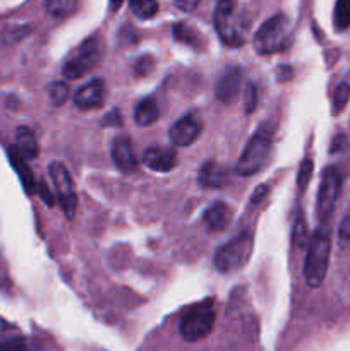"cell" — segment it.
Listing matches in <instances>:
<instances>
[{"mask_svg":"<svg viewBox=\"0 0 350 351\" xmlns=\"http://www.w3.org/2000/svg\"><path fill=\"white\" fill-rule=\"evenodd\" d=\"M331 254V239L325 228L316 230L307 245V256L304 263V276L311 288H319L325 281Z\"/></svg>","mask_w":350,"mask_h":351,"instance_id":"cell-1","label":"cell"},{"mask_svg":"<svg viewBox=\"0 0 350 351\" xmlns=\"http://www.w3.org/2000/svg\"><path fill=\"white\" fill-rule=\"evenodd\" d=\"M271 146H273V132L270 127H261L244 147L242 154L237 161V173L242 177H250L263 170L270 160Z\"/></svg>","mask_w":350,"mask_h":351,"instance_id":"cell-2","label":"cell"},{"mask_svg":"<svg viewBox=\"0 0 350 351\" xmlns=\"http://www.w3.org/2000/svg\"><path fill=\"white\" fill-rule=\"evenodd\" d=\"M292 45V24L287 16L277 14L264 21L254 36V48L261 55L278 53Z\"/></svg>","mask_w":350,"mask_h":351,"instance_id":"cell-3","label":"cell"},{"mask_svg":"<svg viewBox=\"0 0 350 351\" xmlns=\"http://www.w3.org/2000/svg\"><path fill=\"white\" fill-rule=\"evenodd\" d=\"M253 254V235L249 232L233 237L215 254V266L220 273H235L244 267Z\"/></svg>","mask_w":350,"mask_h":351,"instance_id":"cell-4","label":"cell"},{"mask_svg":"<svg viewBox=\"0 0 350 351\" xmlns=\"http://www.w3.org/2000/svg\"><path fill=\"white\" fill-rule=\"evenodd\" d=\"M215 29L218 33L220 40L229 47H240L246 41V31L240 24V17L237 14L235 2L233 0H220L216 3L215 16Z\"/></svg>","mask_w":350,"mask_h":351,"instance_id":"cell-5","label":"cell"},{"mask_svg":"<svg viewBox=\"0 0 350 351\" xmlns=\"http://www.w3.org/2000/svg\"><path fill=\"white\" fill-rule=\"evenodd\" d=\"M100 58H102V43H100L98 36H89L65 60L62 74L67 79H81L82 75H86L98 65Z\"/></svg>","mask_w":350,"mask_h":351,"instance_id":"cell-6","label":"cell"},{"mask_svg":"<svg viewBox=\"0 0 350 351\" xmlns=\"http://www.w3.org/2000/svg\"><path fill=\"white\" fill-rule=\"evenodd\" d=\"M48 171H50L55 191H57V199L62 206V211L65 213V216L69 219L74 218L75 208H78V197H75L74 185H72V178L69 175V170L60 161H54L48 167Z\"/></svg>","mask_w":350,"mask_h":351,"instance_id":"cell-7","label":"cell"},{"mask_svg":"<svg viewBox=\"0 0 350 351\" xmlns=\"http://www.w3.org/2000/svg\"><path fill=\"white\" fill-rule=\"evenodd\" d=\"M340 189H342V178H340L338 170L333 167L326 168L323 171V178L318 192V216L321 221H326L331 216L336 199L340 195Z\"/></svg>","mask_w":350,"mask_h":351,"instance_id":"cell-8","label":"cell"},{"mask_svg":"<svg viewBox=\"0 0 350 351\" xmlns=\"http://www.w3.org/2000/svg\"><path fill=\"white\" fill-rule=\"evenodd\" d=\"M202 130V122L198 115L189 113L175 122L170 129V141L177 147H187L199 139Z\"/></svg>","mask_w":350,"mask_h":351,"instance_id":"cell-9","label":"cell"},{"mask_svg":"<svg viewBox=\"0 0 350 351\" xmlns=\"http://www.w3.org/2000/svg\"><path fill=\"white\" fill-rule=\"evenodd\" d=\"M143 163L150 170L158 173H167L177 167V153L172 147H148L143 153Z\"/></svg>","mask_w":350,"mask_h":351,"instance_id":"cell-10","label":"cell"},{"mask_svg":"<svg viewBox=\"0 0 350 351\" xmlns=\"http://www.w3.org/2000/svg\"><path fill=\"white\" fill-rule=\"evenodd\" d=\"M74 103L81 110L100 108L105 103V82L102 79H93L79 88L74 95Z\"/></svg>","mask_w":350,"mask_h":351,"instance_id":"cell-11","label":"cell"},{"mask_svg":"<svg viewBox=\"0 0 350 351\" xmlns=\"http://www.w3.org/2000/svg\"><path fill=\"white\" fill-rule=\"evenodd\" d=\"M240 84H242V74L239 69H229L216 84V98L223 103L233 101L239 95Z\"/></svg>","mask_w":350,"mask_h":351,"instance_id":"cell-12","label":"cell"},{"mask_svg":"<svg viewBox=\"0 0 350 351\" xmlns=\"http://www.w3.org/2000/svg\"><path fill=\"white\" fill-rule=\"evenodd\" d=\"M112 158L115 161L117 168L126 173L132 171L136 168L137 161L136 156H134V149L132 144L127 137H117L115 141L112 143Z\"/></svg>","mask_w":350,"mask_h":351,"instance_id":"cell-13","label":"cell"},{"mask_svg":"<svg viewBox=\"0 0 350 351\" xmlns=\"http://www.w3.org/2000/svg\"><path fill=\"white\" fill-rule=\"evenodd\" d=\"M198 182L199 185L206 189H222L225 187L226 182H229V175L223 170L220 165L208 161L205 167H201L198 173Z\"/></svg>","mask_w":350,"mask_h":351,"instance_id":"cell-14","label":"cell"},{"mask_svg":"<svg viewBox=\"0 0 350 351\" xmlns=\"http://www.w3.org/2000/svg\"><path fill=\"white\" fill-rule=\"evenodd\" d=\"M202 218H205L206 226L209 230H213V232H222V230L226 228V225L230 221V209L223 202H215V204L206 209Z\"/></svg>","mask_w":350,"mask_h":351,"instance_id":"cell-15","label":"cell"},{"mask_svg":"<svg viewBox=\"0 0 350 351\" xmlns=\"http://www.w3.org/2000/svg\"><path fill=\"white\" fill-rule=\"evenodd\" d=\"M12 147L26 160H33L38 156L36 137H34L33 130L27 129V127H19L16 130V146Z\"/></svg>","mask_w":350,"mask_h":351,"instance_id":"cell-16","label":"cell"},{"mask_svg":"<svg viewBox=\"0 0 350 351\" xmlns=\"http://www.w3.org/2000/svg\"><path fill=\"white\" fill-rule=\"evenodd\" d=\"M9 158H10V163H12L14 170H16L17 175H19V178H21V182H23L26 192L27 194H33L34 189H36V182H34L33 171H31L30 165H27V160L24 156H21V154L17 153L14 147H10Z\"/></svg>","mask_w":350,"mask_h":351,"instance_id":"cell-17","label":"cell"},{"mask_svg":"<svg viewBox=\"0 0 350 351\" xmlns=\"http://www.w3.org/2000/svg\"><path fill=\"white\" fill-rule=\"evenodd\" d=\"M158 115H160V108H158L156 101L151 98L143 99L139 101V105L136 106V112H134V120H136L137 125L148 127L153 125L158 120Z\"/></svg>","mask_w":350,"mask_h":351,"instance_id":"cell-18","label":"cell"},{"mask_svg":"<svg viewBox=\"0 0 350 351\" xmlns=\"http://www.w3.org/2000/svg\"><path fill=\"white\" fill-rule=\"evenodd\" d=\"M0 351H43V346L33 338L17 336V338H9L0 343Z\"/></svg>","mask_w":350,"mask_h":351,"instance_id":"cell-19","label":"cell"},{"mask_svg":"<svg viewBox=\"0 0 350 351\" xmlns=\"http://www.w3.org/2000/svg\"><path fill=\"white\" fill-rule=\"evenodd\" d=\"M45 7L50 16L62 19L74 12L78 7V0H45Z\"/></svg>","mask_w":350,"mask_h":351,"instance_id":"cell-20","label":"cell"},{"mask_svg":"<svg viewBox=\"0 0 350 351\" xmlns=\"http://www.w3.org/2000/svg\"><path fill=\"white\" fill-rule=\"evenodd\" d=\"M129 5L137 19H151L158 12L156 0H129Z\"/></svg>","mask_w":350,"mask_h":351,"instance_id":"cell-21","label":"cell"},{"mask_svg":"<svg viewBox=\"0 0 350 351\" xmlns=\"http://www.w3.org/2000/svg\"><path fill=\"white\" fill-rule=\"evenodd\" d=\"M174 38L180 43L189 45V47H199V34L185 23H178L174 26Z\"/></svg>","mask_w":350,"mask_h":351,"instance_id":"cell-22","label":"cell"},{"mask_svg":"<svg viewBox=\"0 0 350 351\" xmlns=\"http://www.w3.org/2000/svg\"><path fill=\"white\" fill-rule=\"evenodd\" d=\"M335 26L343 31L350 26V0H338L335 5Z\"/></svg>","mask_w":350,"mask_h":351,"instance_id":"cell-23","label":"cell"},{"mask_svg":"<svg viewBox=\"0 0 350 351\" xmlns=\"http://www.w3.org/2000/svg\"><path fill=\"white\" fill-rule=\"evenodd\" d=\"M350 98V86L347 82H342L335 88V93H333V113H340L345 105L349 103Z\"/></svg>","mask_w":350,"mask_h":351,"instance_id":"cell-24","label":"cell"},{"mask_svg":"<svg viewBox=\"0 0 350 351\" xmlns=\"http://www.w3.org/2000/svg\"><path fill=\"white\" fill-rule=\"evenodd\" d=\"M292 240H294V245L299 247V249L305 245V240H307V225H305L304 215H299L295 218L294 230H292Z\"/></svg>","mask_w":350,"mask_h":351,"instance_id":"cell-25","label":"cell"},{"mask_svg":"<svg viewBox=\"0 0 350 351\" xmlns=\"http://www.w3.org/2000/svg\"><path fill=\"white\" fill-rule=\"evenodd\" d=\"M48 91H50V101L54 103L55 106H60L67 101L69 88L65 82H54V84L48 88Z\"/></svg>","mask_w":350,"mask_h":351,"instance_id":"cell-26","label":"cell"},{"mask_svg":"<svg viewBox=\"0 0 350 351\" xmlns=\"http://www.w3.org/2000/svg\"><path fill=\"white\" fill-rule=\"evenodd\" d=\"M312 171H314V165H312V161L309 160V158H305V160L302 161L301 168H299V175H297V185L299 189H301V192H304L305 189H307L309 182H311V177H312Z\"/></svg>","mask_w":350,"mask_h":351,"instance_id":"cell-27","label":"cell"},{"mask_svg":"<svg viewBox=\"0 0 350 351\" xmlns=\"http://www.w3.org/2000/svg\"><path fill=\"white\" fill-rule=\"evenodd\" d=\"M338 240L343 250L350 254V213L343 218V221L338 226Z\"/></svg>","mask_w":350,"mask_h":351,"instance_id":"cell-28","label":"cell"},{"mask_svg":"<svg viewBox=\"0 0 350 351\" xmlns=\"http://www.w3.org/2000/svg\"><path fill=\"white\" fill-rule=\"evenodd\" d=\"M244 98H246V101H244V105H246V112L250 113L257 103V93L253 84H247V88L244 89Z\"/></svg>","mask_w":350,"mask_h":351,"instance_id":"cell-29","label":"cell"},{"mask_svg":"<svg viewBox=\"0 0 350 351\" xmlns=\"http://www.w3.org/2000/svg\"><path fill=\"white\" fill-rule=\"evenodd\" d=\"M151 69H153V60H151L150 57H143V58H141V60H137V64H136V72H137V74H139V75L148 74V72H150Z\"/></svg>","mask_w":350,"mask_h":351,"instance_id":"cell-30","label":"cell"},{"mask_svg":"<svg viewBox=\"0 0 350 351\" xmlns=\"http://www.w3.org/2000/svg\"><path fill=\"white\" fill-rule=\"evenodd\" d=\"M199 2L201 0H175V5L180 10H184V12H191V10H194L199 5Z\"/></svg>","mask_w":350,"mask_h":351,"instance_id":"cell-31","label":"cell"},{"mask_svg":"<svg viewBox=\"0 0 350 351\" xmlns=\"http://www.w3.org/2000/svg\"><path fill=\"white\" fill-rule=\"evenodd\" d=\"M38 192H40L41 199H43V201L47 202L48 206H54V204H55V197H54V194H51V192L48 191V187H47V185L43 184V182H41V184L38 185Z\"/></svg>","mask_w":350,"mask_h":351,"instance_id":"cell-32","label":"cell"},{"mask_svg":"<svg viewBox=\"0 0 350 351\" xmlns=\"http://www.w3.org/2000/svg\"><path fill=\"white\" fill-rule=\"evenodd\" d=\"M266 191H268L266 185H261L259 191H256V194L253 195V202H254V204H256V202H259V201H261V197H263V195L266 194Z\"/></svg>","mask_w":350,"mask_h":351,"instance_id":"cell-33","label":"cell"},{"mask_svg":"<svg viewBox=\"0 0 350 351\" xmlns=\"http://www.w3.org/2000/svg\"><path fill=\"white\" fill-rule=\"evenodd\" d=\"M124 3V0H110V7H112V10H117L120 5Z\"/></svg>","mask_w":350,"mask_h":351,"instance_id":"cell-34","label":"cell"}]
</instances>
